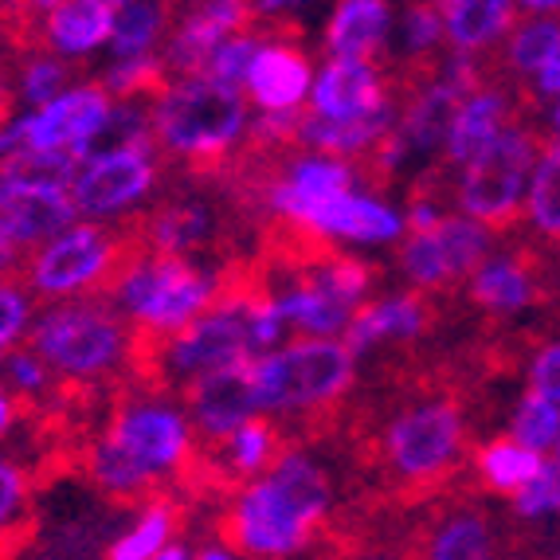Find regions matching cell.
<instances>
[{
    "label": "cell",
    "mask_w": 560,
    "mask_h": 560,
    "mask_svg": "<svg viewBox=\"0 0 560 560\" xmlns=\"http://www.w3.org/2000/svg\"><path fill=\"white\" fill-rule=\"evenodd\" d=\"M334 478L310 447H282L262 475L235 486L228 541L247 560H290L310 549L334 514Z\"/></svg>",
    "instance_id": "obj_1"
},
{
    "label": "cell",
    "mask_w": 560,
    "mask_h": 560,
    "mask_svg": "<svg viewBox=\"0 0 560 560\" xmlns=\"http://www.w3.org/2000/svg\"><path fill=\"white\" fill-rule=\"evenodd\" d=\"M197 443L185 400L165 393L126 396L86 447V478L114 502L150 498L161 482L192 467Z\"/></svg>",
    "instance_id": "obj_2"
},
{
    "label": "cell",
    "mask_w": 560,
    "mask_h": 560,
    "mask_svg": "<svg viewBox=\"0 0 560 560\" xmlns=\"http://www.w3.org/2000/svg\"><path fill=\"white\" fill-rule=\"evenodd\" d=\"M290 337L287 318L271 290H224L197 322H188L173 337L153 341V376L165 388H180L200 376L240 369L282 346Z\"/></svg>",
    "instance_id": "obj_3"
},
{
    "label": "cell",
    "mask_w": 560,
    "mask_h": 560,
    "mask_svg": "<svg viewBox=\"0 0 560 560\" xmlns=\"http://www.w3.org/2000/svg\"><path fill=\"white\" fill-rule=\"evenodd\" d=\"M153 141L161 158L180 165H220L252 141V103L235 86L208 75L165 79L150 98Z\"/></svg>",
    "instance_id": "obj_4"
},
{
    "label": "cell",
    "mask_w": 560,
    "mask_h": 560,
    "mask_svg": "<svg viewBox=\"0 0 560 560\" xmlns=\"http://www.w3.org/2000/svg\"><path fill=\"white\" fill-rule=\"evenodd\" d=\"M28 346L51 364V373L63 384L91 388L130 364L138 334L121 318L110 294H86L67 302H39Z\"/></svg>",
    "instance_id": "obj_5"
},
{
    "label": "cell",
    "mask_w": 560,
    "mask_h": 560,
    "mask_svg": "<svg viewBox=\"0 0 560 560\" xmlns=\"http://www.w3.org/2000/svg\"><path fill=\"white\" fill-rule=\"evenodd\" d=\"M106 294L133 326V334L161 341L197 322L224 294V275L200 262L197 255H161L138 247L121 259Z\"/></svg>",
    "instance_id": "obj_6"
},
{
    "label": "cell",
    "mask_w": 560,
    "mask_h": 560,
    "mask_svg": "<svg viewBox=\"0 0 560 560\" xmlns=\"http://www.w3.org/2000/svg\"><path fill=\"white\" fill-rule=\"evenodd\" d=\"M361 357L346 346V337H299L267 349L252 361L255 400L271 420H310L318 411L341 404L357 384Z\"/></svg>",
    "instance_id": "obj_7"
},
{
    "label": "cell",
    "mask_w": 560,
    "mask_h": 560,
    "mask_svg": "<svg viewBox=\"0 0 560 560\" xmlns=\"http://www.w3.org/2000/svg\"><path fill=\"white\" fill-rule=\"evenodd\" d=\"M482 83V67L475 56L463 51H447L443 63H435L420 83L411 86L408 98L400 103L393 133L381 141V150L373 153V168L381 177H400L411 161L435 158L443 153V138L455 118V106L463 103V94H470Z\"/></svg>",
    "instance_id": "obj_8"
},
{
    "label": "cell",
    "mask_w": 560,
    "mask_h": 560,
    "mask_svg": "<svg viewBox=\"0 0 560 560\" xmlns=\"http://www.w3.org/2000/svg\"><path fill=\"white\" fill-rule=\"evenodd\" d=\"M467 455V416L451 396H420L384 420L381 458L404 486L428 490L451 478Z\"/></svg>",
    "instance_id": "obj_9"
},
{
    "label": "cell",
    "mask_w": 560,
    "mask_h": 560,
    "mask_svg": "<svg viewBox=\"0 0 560 560\" xmlns=\"http://www.w3.org/2000/svg\"><path fill=\"white\" fill-rule=\"evenodd\" d=\"M373 267L349 252L306 259L271 290L287 329L299 337H346L353 314L373 299Z\"/></svg>",
    "instance_id": "obj_10"
},
{
    "label": "cell",
    "mask_w": 560,
    "mask_h": 560,
    "mask_svg": "<svg viewBox=\"0 0 560 560\" xmlns=\"http://www.w3.org/2000/svg\"><path fill=\"white\" fill-rule=\"evenodd\" d=\"M114 94L98 79H75L51 103L0 118V168L20 153H63L83 161L106 133Z\"/></svg>",
    "instance_id": "obj_11"
},
{
    "label": "cell",
    "mask_w": 560,
    "mask_h": 560,
    "mask_svg": "<svg viewBox=\"0 0 560 560\" xmlns=\"http://www.w3.org/2000/svg\"><path fill=\"white\" fill-rule=\"evenodd\" d=\"M537 153H541L537 130L514 118L478 158L455 168V180H451L455 212L470 215L494 232L522 220L525 188H529Z\"/></svg>",
    "instance_id": "obj_12"
},
{
    "label": "cell",
    "mask_w": 560,
    "mask_h": 560,
    "mask_svg": "<svg viewBox=\"0 0 560 560\" xmlns=\"http://www.w3.org/2000/svg\"><path fill=\"white\" fill-rule=\"evenodd\" d=\"M126 240L110 224L75 220L51 240H44L24 259L20 282L36 294V302H67L86 294H106L126 259Z\"/></svg>",
    "instance_id": "obj_13"
},
{
    "label": "cell",
    "mask_w": 560,
    "mask_h": 560,
    "mask_svg": "<svg viewBox=\"0 0 560 560\" xmlns=\"http://www.w3.org/2000/svg\"><path fill=\"white\" fill-rule=\"evenodd\" d=\"M71 200L79 220L94 224H121L133 215H145L161 188V150L158 141L141 145H98L75 165Z\"/></svg>",
    "instance_id": "obj_14"
},
{
    "label": "cell",
    "mask_w": 560,
    "mask_h": 560,
    "mask_svg": "<svg viewBox=\"0 0 560 560\" xmlns=\"http://www.w3.org/2000/svg\"><path fill=\"white\" fill-rule=\"evenodd\" d=\"M299 235L337 247V252L341 247L376 252V247H400V240L408 235V215H404V205L361 180L357 188H346L314 208L299 224Z\"/></svg>",
    "instance_id": "obj_15"
},
{
    "label": "cell",
    "mask_w": 560,
    "mask_h": 560,
    "mask_svg": "<svg viewBox=\"0 0 560 560\" xmlns=\"http://www.w3.org/2000/svg\"><path fill=\"white\" fill-rule=\"evenodd\" d=\"M357 185H361L357 161L294 145V150L282 153L279 168H275L271 177H267V185H262V208H267V215L279 220L282 228H294V232H299V224L314 208Z\"/></svg>",
    "instance_id": "obj_16"
},
{
    "label": "cell",
    "mask_w": 560,
    "mask_h": 560,
    "mask_svg": "<svg viewBox=\"0 0 560 560\" xmlns=\"http://www.w3.org/2000/svg\"><path fill=\"white\" fill-rule=\"evenodd\" d=\"M79 220L71 188L36 177L28 168H0V240L20 252H36L39 243Z\"/></svg>",
    "instance_id": "obj_17"
},
{
    "label": "cell",
    "mask_w": 560,
    "mask_h": 560,
    "mask_svg": "<svg viewBox=\"0 0 560 560\" xmlns=\"http://www.w3.org/2000/svg\"><path fill=\"white\" fill-rule=\"evenodd\" d=\"M396 106L388 75L373 59H334L322 56L314 67V83H310L306 114L326 121H349V118H369Z\"/></svg>",
    "instance_id": "obj_18"
},
{
    "label": "cell",
    "mask_w": 560,
    "mask_h": 560,
    "mask_svg": "<svg viewBox=\"0 0 560 560\" xmlns=\"http://www.w3.org/2000/svg\"><path fill=\"white\" fill-rule=\"evenodd\" d=\"M252 0H192L165 36L161 47V63L168 79L200 75L212 56V47L228 39L232 32L252 28Z\"/></svg>",
    "instance_id": "obj_19"
},
{
    "label": "cell",
    "mask_w": 560,
    "mask_h": 560,
    "mask_svg": "<svg viewBox=\"0 0 560 560\" xmlns=\"http://www.w3.org/2000/svg\"><path fill=\"white\" fill-rule=\"evenodd\" d=\"M310 51L287 36H262L259 51L252 59L243 94L255 114H279V110H306L310 83H314Z\"/></svg>",
    "instance_id": "obj_20"
},
{
    "label": "cell",
    "mask_w": 560,
    "mask_h": 560,
    "mask_svg": "<svg viewBox=\"0 0 560 560\" xmlns=\"http://www.w3.org/2000/svg\"><path fill=\"white\" fill-rule=\"evenodd\" d=\"M185 408L192 416V423H197L200 443L212 447V443L228 440L235 428L262 416L259 400H255L252 364H240V369H224V373L192 381L185 388Z\"/></svg>",
    "instance_id": "obj_21"
},
{
    "label": "cell",
    "mask_w": 560,
    "mask_h": 560,
    "mask_svg": "<svg viewBox=\"0 0 560 560\" xmlns=\"http://www.w3.org/2000/svg\"><path fill=\"white\" fill-rule=\"evenodd\" d=\"M428 322H431V310L420 290L408 287V290H388V294H373L353 314V322H349L346 346L357 357L384 346H411L416 337H423Z\"/></svg>",
    "instance_id": "obj_22"
},
{
    "label": "cell",
    "mask_w": 560,
    "mask_h": 560,
    "mask_svg": "<svg viewBox=\"0 0 560 560\" xmlns=\"http://www.w3.org/2000/svg\"><path fill=\"white\" fill-rule=\"evenodd\" d=\"M396 36L393 0H334L322 24V56L381 59Z\"/></svg>",
    "instance_id": "obj_23"
},
{
    "label": "cell",
    "mask_w": 560,
    "mask_h": 560,
    "mask_svg": "<svg viewBox=\"0 0 560 560\" xmlns=\"http://www.w3.org/2000/svg\"><path fill=\"white\" fill-rule=\"evenodd\" d=\"M114 20H118V9L110 0H63L59 9L39 20V47L79 67L110 51Z\"/></svg>",
    "instance_id": "obj_24"
},
{
    "label": "cell",
    "mask_w": 560,
    "mask_h": 560,
    "mask_svg": "<svg viewBox=\"0 0 560 560\" xmlns=\"http://www.w3.org/2000/svg\"><path fill=\"white\" fill-rule=\"evenodd\" d=\"M514 121V94L498 83H478L470 94H463V103L455 106V118L447 126V138H443V153L451 168L467 165L470 158L490 145L498 133Z\"/></svg>",
    "instance_id": "obj_25"
},
{
    "label": "cell",
    "mask_w": 560,
    "mask_h": 560,
    "mask_svg": "<svg viewBox=\"0 0 560 560\" xmlns=\"http://www.w3.org/2000/svg\"><path fill=\"white\" fill-rule=\"evenodd\" d=\"M470 302L490 318H517L541 299V279L533 262L517 252H490V259L467 279Z\"/></svg>",
    "instance_id": "obj_26"
},
{
    "label": "cell",
    "mask_w": 560,
    "mask_h": 560,
    "mask_svg": "<svg viewBox=\"0 0 560 560\" xmlns=\"http://www.w3.org/2000/svg\"><path fill=\"white\" fill-rule=\"evenodd\" d=\"M220 232L215 208L197 197H177L141 215V247L161 255H200Z\"/></svg>",
    "instance_id": "obj_27"
},
{
    "label": "cell",
    "mask_w": 560,
    "mask_h": 560,
    "mask_svg": "<svg viewBox=\"0 0 560 560\" xmlns=\"http://www.w3.org/2000/svg\"><path fill=\"white\" fill-rule=\"evenodd\" d=\"M431 4L443 16L447 51H463L475 59L494 51L522 16L517 0H431Z\"/></svg>",
    "instance_id": "obj_28"
},
{
    "label": "cell",
    "mask_w": 560,
    "mask_h": 560,
    "mask_svg": "<svg viewBox=\"0 0 560 560\" xmlns=\"http://www.w3.org/2000/svg\"><path fill=\"white\" fill-rule=\"evenodd\" d=\"M494 522L478 505H455L431 522L416 560H498Z\"/></svg>",
    "instance_id": "obj_29"
},
{
    "label": "cell",
    "mask_w": 560,
    "mask_h": 560,
    "mask_svg": "<svg viewBox=\"0 0 560 560\" xmlns=\"http://www.w3.org/2000/svg\"><path fill=\"white\" fill-rule=\"evenodd\" d=\"M396 114H400V103L381 114H369V118H349V121H326V118H314V114H302L299 145L334 153V158L364 161L373 158L381 150V141L393 133Z\"/></svg>",
    "instance_id": "obj_30"
},
{
    "label": "cell",
    "mask_w": 560,
    "mask_h": 560,
    "mask_svg": "<svg viewBox=\"0 0 560 560\" xmlns=\"http://www.w3.org/2000/svg\"><path fill=\"white\" fill-rule=\"evenodd\" d=\"M287 447L279 435V428H275L271 416H255V420H247L243 428H235L228 440L212 443L215 451V470L228 478V482H247V478L262 475V470L271 467L275 458H279V451Z\"/></svg>",
    "instance_id": "obj_31"
},
{
    "label": "cell",
    "mask_w": 560,
    "mask_h": 560,
    "mask_svg": "<svg viewBox=\"0 0 560 560\" xmlns=\"http://www.w3.org/2000/svg\"><path fill=\"white\" fill-rule=\"evenodd\" d=\"M168 28H173V9H168V0H130V4H121L118 9L106 59L161 56Z\"/></svg>",
    "instance_id": "obj_32"
},
{
    "label": "cell",
    "mask_w": 560,
    "mask_h": 560,
    "mask_svg": "<svg viewBox=\"0 0 560 560\" xmlns=\"http://www.w3.org/2000/svg\"><path fill=\"white\" fill-rule=\"evenodd\" d=\"M545 458L549 455L525 447L514 435H498V440L482 443V447L475 451V475L490 494L514 498L517 490L545 467Z\"/></svg>",
    "instance_id": "obj_33"
},
{
    "label": "cell",
    "mask_w": 560,
    "mask_h": 560,
    "mask_svg": "<svg viewBox=\"0 0 560 560\" xmlns=\"http://www.w3.org/2000/svg\"><path fill=\"white\" fill-rule=\"evenodd\" d=\"M522 220L545 243H560V141L557 138L541 141L529 188H525Z\"/></svg>",
    "instance_id": "obj_34"
},
{
    "label": "cell",
    "mask_w": 560,
    "mask_h": 560,
    "mask_svg": "<svg viewBox=\"0 0 560 560\" xmlns=\"http://www.w3.org/2000/svg\"><path fill=\"white\" fill-rule=\"evenodd\" d=\"M560 51V16H517L510 36L502 39V67L514 79L529 83Z\"/></svg>",
    "instance_id": "obj_35"
},
{
    "label": "cell",
    "mask_w": 560,
    "mask_h": 560,
    "mask_svg": "<svg viewBox=\"0 0 560 560\" xmlns=\"http://www.w3.org/2000/svg\"><path fill=\"white\" fill-rule=\"evenodd\" d=\"M177 537V510L165 498H150L138 514L126 522L106 549V560H153L158 549H165Z\"/></svg>",
    "instance_id": "obj_36"
},
{
    "label": "cell",
    "mask_w": 560,
    "mask_h": 560,
    "mask_svg": "<svg viewBox=\"0 0 560 560\" xmlns=\"http://www.w3.org/2000/svg\"><path fill=\"white\" fill-rule=\"evenodd\" d=\"M393 51L411 67H435L431 59L440 56V51H447L443 16L431 0H408L404 12H396Z\"/></svg>",
    "instance_id": "obj_37"
},
{
    "label": "cell",
    "mask_w": 560,
    "mask_h": 560,
    "mask_svg": "<svg viewBox=\"0 0 560 560\" xmlns=\"http://www.w3.org/2000/svg\"><path fill=\"white\" fill-rule=\"evenodd\" d=\"M75 63L59 59L56 51L36 47L16 63V75H12V98L20 103V110H32V106L51 103L56 94H63L67 86L75 83Z\"/></svg>",
    "instance_id": "obj_38"
},
{
    "label": "cell",
    "mask_w": 560,
    "mask_h": 560,
    "mask_svg": "<svg viewBox=\"0 0 560 560\" xmlns=\"http://www.w3.org/2000/svg\"><path fill=\"white\" fill-rule=\"evenodd\" d=\"M0 384H4L20 404H47L63 388V381L51 373V364H47L28 341L0 357Z\"/></svg>",
    "instance_id": "obj_39"
},
{
    "label": "cell",
    "mask_w": 560,
    "mask_h": 560,
    "mask_svg": "<svg viewBox=\"0 0 560 560\" xmlns=\"http://www.w3.org/2000/svg\"><path fill=\"white\" fill-rule=\"evenodd\" d=\"M505 435H514L517 443L541 451V455H552V447H557V440H560V404L545 400L541 393L525 388V393L517 396L514 411H510Z\"/></svg>",
    "instance_id": "obj_40"
},
{
    "label": "cell",
    "mask_w": 560,
    "mask_h": 560,
    "mask_svg": "<svg viewBox=\"0 0 560 560\" xmlns=\"http://www.w3.org/2000/svg\"><path fill=\"white\" fill-rule=\"evenodd\" d=\"M165 63L161 56L145 59H106L98 83L114 94V98H153L161 83H165Z\"/></svg>",
    "instance_id": "obj_41"
},
{
    "label": "cell",
    "mask_w": 560,
    "mask_h": 560,
    "mask_svg": "<svg viewBox=\"0 0 560 560\" xmlns=\"http://www.w3.org/2000/svg\"><path fill=\"white\" fill-rule=\"evenodd\" d=\"M259 39L262 36H255L252 28L232 32V36L220 39V44L212 47V56H208V63H205V71H200V75L243 91V83H247V71H252V59H255V51H259Z\"/></svg>",
    "instance_id": "obj_42"
},
{
    "label": "cell",
    "mask_w": 560,
    "mask_h": 560,
    "mask_svg": "<svg viewBox=\"0 0 560 560\" xmlns=\"http://www.w3.org/2000/svg\"><path fill=\"white\" fill-rule=\"evenodd\" d=\"M32 505V475L20 458L0 451V545L24 525Z\"/></svg>",
    "instance_id": "obj_43"
},
{
    "label": "cell",
    "mask_w": 560,
    "mask_h": 560,
    "mask_svg": "<svg viewBox=\"0 0 560 560\" xmlns=\"http://www.w3.org/2000/svg\"><path fill=\"white\" fill-rule=\"evenodd\" d=\"M514 514L522 522H552L560 517V463L557 458H545V467L529 478V482L510 498Z\"/></svg>",
    "instance_id": "obj_44"
},
{
    "label": "cell",
    "mask_w": 560,
    "mask_h": 560,
    "mask_svg": "<svg viewBox=\"0 0 560 560\" xmlns=\"http://www.w3.org/2000/svg\"><path fill=\"white\" fill-rule=\"evenodd\" d=\"M36 294L24 282H0V357L28 341L32 318H36Z\"/></svg>",
    "instance_id": "obj_45"
},
{
    "label": "cell",
    "mask_w": 560,
    "mask_h": 560,
    "mask_svg": "<svg viewBox=\"0 0 560 560\" xmlns=\"http://www.w3.org/2000/svg\"><path fill=\"white\" fill-rule=\"evenodd\" d=\"M525 384H529L533 393H541L545 400L560 404V337L545 341V346L529 357V369H525Z\"/></svg>",
    "instance_id": "obj_46"
},
{
    "label": "cell",
    "mask_w": 560,
    "mask_h": 560,
    "mask_svg": "<svg viewBox=\"0 0 560 560\" xmlns=\"http://www.w3.org/2000/svg\"><path fill=\"white\" fill-rule=\"evenodd\" d=\"M326 0H252V16L259 24H282V20H299L314 12Z\"/></svg>",
    "instance_id": "obj_47"
},
{
    "label": "cell",
    "mask_w": 560,
    "mask_h": 560,
    "mask_svg": "<svg viewBox=\"0 0 560 560\" xmlns=\"http://www.w3.org/2000/svg\"><path fill=\"white\" fill-rule=\"evenodd\" d=\"M404 215H408V232H431V228L447 215V208L431 197V192H416V197L404 205Z\"/></svg>",
    "instance_id": "obj_48"
},
{
    "label": "cell",
    "mask_w": 560,
    "mask_h": 560,
    "mask_svg": "<svg viewBox=\"0 0 560 560\" xmlns=\"http://www.w3.org/2000/svg\"><path fill=\"white\" fill-rule=\"evenodd\" d=\"M525 86L533 91V98H537V103H557V98H560V51Z\"/></svg>",
    "instance_id": "obj_49"
},
{
    "label": "cell",
    "mask_w": 560,
    "mask_h": 560,
    "mask_svg": "<svg viewBox=\"0 0 560 560\" xmlns=\"http://www.w3.org/2000/svg\"><path fill=\"white\" fill-rule=\"evenodd\" d=\"M24 259H28V252H20L16 243L0 240V282H16L24 275Z\"/></svg>",
    "instance_id": "obj_50"
},
{
    "label": "cell",
    "mask_w": 560,
    "mask_h": 560,
    "mask_svg": "<svg viewBox=\"0 0 560 560\" xmlns=\"http://www.w3.org/2000/svg\"><path fill=\"white\" fill-rule=\"evenodd\" d=\"M16 423H20V400L4 388V384H0V443L16 431Z\"/></svg>",
    "instance_id": "obj_51"
},
{
    "label": "cell",
    "mask_w": 560,
    "mask_h": 560,
    "mask_svg": "<svg viewBox=\"0 0 560 560\" xmlns=\"http://www.w3.org/2000/svg\"><path fill=\"white\" fill-rule=\"evenodd\" d=\"M197 560H247L232 541H208L197 549Z\"/></svg>",
    "instance_id": "obj_52"
},
{
    "label": "cell",
    "mask_w": 560,
    "mask_h": 560,
    "mask_svg": "<svg viewBox=\"0 0 560 560\" xmlns=\"http://www.w3.org/2000/svg\"><path fill=\"white\" fill-rule=\"evenodd\" d=\"M522 16H560V0H517Z\"/></svg>",
    "instance_id": "obj_53"
},
{
    "label": "cell",
    "mask_w": 560,
    "mask_h": 560,
    "mask_svg": "<svg viewBox=\"0 0 560 560\" xmlns=\"http://www.w3.org/2000/svg\"><path fill=\"white\" fill-rule=\"evenodd\" d=\"M153 560H197V549H188L185 541H177V537H173L165 549H158V557H153Z\"/></svg>",
    "instance_id": "obj_54"
},
{
    "label": "cell",
    "mask_w": 560,
    "mask_h": 560,
    "mask_svg": "<svg viewBox=\"0 0 560 560\" xmlns=\"http://www.w3.org/2000/svg\"><path fill=\"white\" fill-rule=\"evenodd\" d=\"M16 4H20V9L28 12V16H32V20H36V24H39V20H44V16H47V12H51V9H59V4H63V0H16Z\"/></svg>",
    "instance_id": "obj_55"
},
{
    "label": "cell",
    "mask_w": 560,
    "mask_h": 560,
    "mask_svg": "<svg viewBox=\"0 0 560 560\" xmlns=\"http://www.w3.org/2000/svg\"><path fill=\"white\" fill-rule=\"evenodd\" d=\"M12 71L9 63H4V56H0V118H4V110H9V98H12Z\"/></svg>",
    "instance_id": "obj_56"
},
{
    "label": "cell",
    "mask_w": 560,
    "mask_h": 560,
    "mask_svg": "<svg viewBox=\"0 0 560 560\" xmlns=\"http://www.w3.org/2000/svg\"><path fill=\"white\" fill-rule=\"evenodd\" d=\"M337 560H404V557L393 549H357V552H346V557H337Z\"/></svg>",
    "instance_id": "obj_57"
},
{
    "label": "cell",
    "mask_w": 560,
    "mask_h": 560,
    "mask_svg": "<svg viewBox=\"0 0 560 560\" xmlns=\"http://www.w3.org/2000/svg\"><path fill=\"white\" fill-rule=\"evenodd\" d=\"M545 126H549V138L560 141V98L549 103V114H545Z\"/></svg>",
    "instance_id": "obj_58"
},
{
    "label": "cell",
    "mask_w": 560,
    "mask_h": 560,
    "mask_svg": "<svg viewBox=\"0 0 560 560\" xmlns=\"http://www.w3.org/2000/svg\"><path fill=\"white\" fill-rule=\"evenodd\" d=\"M498 560H537V557H529V552H510V557H498Z\"/></svg>",
    "instance_id": "obj_59"
},
{
    "label": "cell",
    "mask_w": 560,
    "mask_h": 560,
    "mask_svg": "<svg viewBox=\"0 0 560 560\" xmlns=\"http://www.w3.org/2000/svg\"><path fill=\"white\" fill-rule=\"evenodd\" d=\"M552 458H557V463H560V440H557V447H552Z\"/></svg>",
    "instance_id": "obj_60"
},
{
    "label": "cell",
    "mask_w": 560,
    "mask_h": 560,
    "mask_svg": "<svg viewBox=\"0 0 560 560\" xmlns=\"http://www.w3.org/2000/svg\"><path fill=\"white\" fill-rule=\"evenodd\" d=\"M110 4H114V9H121V4H130V0H110Z\"/></svg>",
    "instance_id": "obj_61"
},
{
    "label": "cell",
    "mask_w": 560,
    "mask_h": 560,
    "mask_svg": "<svg viewBox=\"0 0 560 560\" xmlns=\"http://www.w3.org/2000/svg\"><path fill=\"white\" fill-rule=\"evenodd\" d=\"M557 560H560V552H557Z\"/></svg>",
    "instance_id": "obj_62"
}]
</instances>
